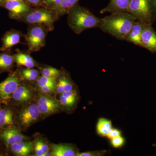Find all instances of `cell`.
<instances>
[{"label": "cell", "mask_w": 156, "mask_h": 156, "mask_svg": "<svg viewBox=\"0 0 156 156\" xmlns=\"http://www.w3.org/2000/svg\"><path fill=\"white\" fill-rule=\"evenodd\" d=\"M135 19L128 12L111 13L109 16L101 18L99 28L119 40H125Z\"/></svg>", "instance_id": "1"}, {"label": "cell", "mask_w": 156, "mask_h": 156, "mask_svg": "<svg viewBox=\"0 0 156 156\" xmlns=\"http://www.w3.org/2000/svg\"><path fill=\"white\" fill-rule=\"evenodd\" d=\"M67 14L69 27L77 34H80L87 30L100 26L101 18L95 16L89 9L78 4Z\"/></svg>", "instance_id": "2"}, {"label": "cell", "mask_w": 156, "mask_h": 156, "mask_svg": "<svg viewBox=\"0 0 156 156\" xmlns=\"http://www.w3.org/2000/svg\"><path fill=\"white\" fill-rule=\"evenodd\" d=\"M59 16L55 11L47 8L31 10L23 16L20 21L30 25L41 26L47 31H52L54 29V23Z\"/></svg>", "instance_id": "3"}, {"label": "cell", "mask_w": 156, "mask_h": 156, "mask_svg": "<svg viewBox=\"0 0 156 156\" xmlns=\"http://www.w3.org/2000/svg\"><path fill=\"white\" fill-rule=\"evenodd\" d=\"M128 12L136 21L151 25L154 21L151 0H131Z\"/></svg>", "instance_id": "4"}, {"label": "cell", "mask_w": 156, "mask_h": 156, "mask_svg": "<svg viewBox=\"0 0 156 156\" xmlns=\"http://www.w3.org/2000/svg\"><path fill=\"white\" fill-rule=\"evenodd\" d=\"M30 25L26 35V41L29 51L37 52L45 46L48 32L41 26Z\"/></svg>", "instance_id": "5"}, {"label": "cell", "mask_w": 156, "mask_h": 156, "mask_svg": "<svg viewBox=\"0 0 156 156\" xmlns=\"http://www.w3.org/2000/svg\"><path fill=\"white\" fill-rule=\"evenodd\" d=\"M18 73H11L5 80L0 83V101L7 103L12 98V95L20 85Z\"/></svg>", "instance_id": "6"}, {"label": "cell", "mask_w": 156, "mask_h": 156, "mask_svg": "<svg viewBox=\"0 0 156 156\" xmlns=\"http://www.w3.org/2000/svg\"><path fill=\"white\" fill-rule=\"evenodd\" d=\"M41 115L37 104H30L23 107L17 117L19 125L24 128H27L38 119Z\"/></svg>", "instance_id": "7"}, {"label": "cell", "mask_w": 156, "mask_h": 156, "mask_svg": "<svg viewBox=\"0 0 156 156\" xmlns=\"http://www.w3.org/2000/svg\"><path fill=\"white\" fill-rule=\"evenodd\" d=\"M37 104L41 115L43 116H48L56 113L60 109L61 105L55 98L42 92L37 95Z\"/></svg>", "instance_id": "8"}, {"label": "cell", "mask_w": 156, "mask_h": 156, "mask_svg": "<svg viewBox=\"0 0 156 156\" xmlns=\"http://www.w3.org/2000/svg\"><path fill=\"white\" fill-rule=\"evenodd\" d=\"M2 7L8 10L10 18L19 21L31 10L23 0H6Z\"/></svg>", "instance_id": "9"}, {"label": "cell", "mask_w": 156, "mask_h": 156, "mask_svg": "<svg viewBox=\"0 0 156 156\" xmlns=\"http://www.w3.org/2000/svg\"><path fill=\"white\" fill-rule=\"evenodd\" d=\"M0 138L7 146L27 140V136L22 134L17 128L13 126L3 128L0 132Z\"/></svg>", "instance_id": "10"}, {"label": "cell", "mask_w": 156, "mask_h": 156, "mask_svg": "<svg viewBox=\"0 0 156 156\" xmlns=\"http://www.w3.org/2000/svg\"><path fill=\"white\" fill-rule=\"evenodd\" d=\"M22 36L21 32L13 29L6 32L2 39L0 51L5 52L10 50L12 47L20 43Z\"/></svg>", "instance_id": "11"}, {"label": "cell", "mask_w": 156, "mask_h": 156, "mask_svg": "<svg viewBox=\"0 0 156 156\" xmlns=\"http://www.w3.org/2000/svg\"><path fill=\"white\" fill-rule=\"evenodd\" d=\"M141 47L156 52V32L151 25H146L141 35Z\"/></svg>", "instance_id": "12"}, {"label": "cell", "mask_w": 156, "mask_h": 156, "mask_svg": "<svg viewBox=\"0 0 156 156\" xmlns=\"http://www.w3.org/2000/svg\"><path fill=\"white\" fill-rule=\"evenodd\" d=\"M33 95L32 88L25 85H19L12 94L11 99L17 104H22L30 101Z\"/></svg>", "instance_id": "13"}, {"label": "cell", "mask_w": 156, "mask_h": 156, "mask_svg": "<svg viewBox=\"0 0 156 156\" xmlns=\"http://www.w3.org/2000/svg\"><path fill=\"white\" fill-rule=\"evenodd\" d=\"M146 24L135 20L125 41L141 47V35Z\"/></svg>", "instance_id": "14"}, {"label": "cell", "mask_w": 156, "mask_h": 156, "mask_svg": "<svg viewBox=\"0 0 156 156\" xmlns=\"http://www.w3.org/2000/svg\"><path fill=\"white\" fill-rule=\"evenodd\" d=\"M131 0H110L108 5L100 11V14L128 12Z\"/></svg>", "instance_id": "15"}, {"label": "cell", "mask_w": 156, "mask_h": 156, "mask_svg": "<svg viewBox=\"0 0 156 156\" xmlns=\"http://www.w3.org/2000/svg\"><path fill=\"white\" fill-rule=\"evenodd\" d=\"M34 143L32 141L24 140L17 143L10 147L11 152L15 155L27 156L33 149Z\"/></svg>", "instance_id": "16"}, {"label": "cell", "mask_w": 156, "mask_h": 156, "mask_svg": "<svg viewBox=\"0 0 156 156\" xmlns=\"http://www.w3.org/2000/svg\"><path fill=\"white\" fill-rule=\"evenodd\" d=\"M52 156H74L78 153L76 148L68 144H53Z\"/></svg>", "instance_id": "17"}, {"label": "cell", "mask_w": 156, "mask_h": 156, "mask_svg": "<svg viewBox=\"0 0 156 156\" xmlns=\"http://www.w3.org/2000/svg\"><path fill=\"white\" fill-rule=\"evenodd\" d=\"M14 112L11 109L0 108V128H5L14 126Z\"/></svg>", "instance_id": "18"}, {"label": "cell", "mask_w": 156, "mask_h": 156, "mask_svg": "<svg viewBox=\"0 0 156 156\" xmlns=\"http://www.w3.org/2000/svg\"><path fill=\"white\" fill-rule=\"evenodd\" d=\"M0 53V73L10 71L14 66L15 62L14 56L10 50Z\"/></svg>", "instance_id": "19"}, {"label": "cell", "mask_w": 156, "mask_h": 156, "mask_svg": "<svg viewBox=\"0 0 156 156\" xmlns=\"http://www.w3.org/2000/svg\"><path fill=\"white\" fill-rule=\"evenodd\" d=\"M13 56L14 61L17 65L22 66L30 68L37 66L36 62L28 54L19 52L13 55Z\"/></svg>", "instance_id": "20"}, {"label": "cell", "mask_w": 156, "mask_h": 156, "mask_svg": "<svg viewBox=\"0 0 156 156\" xmlns=\"http://www.w3.org/2000/svg\"><path fill=\"white\" fill-rule=\"evenodd\" d=\"M79 0H62L58 7L52 10L55 11L59 17L68 14L69 11L78 4Z\"/></svg>", "instance_id": "21"}, {"label": "cell", "mask_w": 156, "mask_h": 156, "mask_svg": "<svg viewBox=\"0 0 156 156\" xmlns=\"http://www.w3.org/2000/svg\"><path fill=\"white\" fill-rule=\"evenodd\" d=\"M112 128V123L110 120L105 118H100L98 120L96 126V130L98 134L100 136H106Z\"/></svg>", "instance_id": "22"}, {"label": "cell", "mask_w": 156, "mask_h": 156, "mask_svg": "<svg viewBox=\"0 0 156 156\" xmlns=\"http://www.w3.org/2000/svg\"><path fill=\"white\" fill-rule=\"evenodd\" d=\"M22 77L27 80L33 81L36 80L39 75V72L34 69L27 68L23 69L21 72Z\"/></svg>", "instance_id": "23"}, {"label": "cell", "mask_w": 156, "mask_h": 156, "mask_svg": "<svg viewBox=\"0 0 156 156\" xmlns=\"http://www.w3.org/2000/svg\"><path fill=\"white\" fill-rule=\"evenodd\" d=\"M35 156H41L44 153L50 151L49 146L41 139H37L34 144Z\"/></svg>", "instance_id": "24"}, {"label": "cell", "mask_w": 156, "mask_h": 156, "mask_svg": "<svg viewBox=\"0 0 156 156\" xmlns=\"http://www.w3.org/2000/svg\"><path fill=\"white\" fill-rule=\"evenodd\" d=\"M42 76L48 77L56 78L61 74L59 70L52 67H45L41 70Z\"/></svg>", "instance_id": "25"}, {"label": "cell", "mask_w": 156, "mask_h": 156, "mask_svg": "<svg viewBox=\"0 0 156 156\" xmlns=\"http://www.w3.org/2000/svg\"><path fill=\"white\" fill-rule=\"evenodd\" d=\"M56 78L48 77L42 76L37 80V86L40 88L48 85H56Z\"/></svg>", "instance_id": "26"}, {"label": "cell", "mask_w": 156, "mask_h": 156, "mask_svg": "<svg viewBox=\"0 0 156 156\" xmlns=\"http://www.w3.org/2000/svg\"><path fill=\"white\" fill-rule=\"evenodd\" d=\"M62 0H42L41 5L50 10L55 9L61 4Z\"/></svg>", "instance_id": "27"}, {"label": "cell", "mask_w": 156, "mask_h": 156, "mask_svg": "<svg viewBox=\"0 0 156 156\" xmlns=\"http://www.w3.org/2000/svg\"><path fill=\"white\" fill-rule=\"evenodd\" d=\"M77 98H67L61 95L59 98V103L63 106L71 107H73L76 103Z\"/></svg>", "instance_id": "28"}, {"label": "cell", "mask_w": 156, "mask_h": 156, "mask_svg": "<svg viewBox=\"0 0 156 156\" xmlns=\"http://www.w3.org/2000/svg\"><path fill=\"white\" fill-rule=\"evenodd\" d=\"M111 140L112 145L115 148L121 147L124 145L125 142V140L124 137L121 136V135Z\"/></svg>", "instance_id": "29"}, {"label": "cell", "mask_w": 156, "mask_h": 156, "mask_svg": "<svg viewBox=\"0 0 156 156\" xmlns=\"http://www.w3.org/2000/svg\"><path fill=\"white\" fill-rule=\"evenodd\" d=\"M105 151H94L87 152L79 153L76 156H100L105 154Z\"/></svg>", "instance_id": "30"}, {"label": "cell", "mask_w": 156, "mask_h": 156, "mask_svg": "<svg viewBox=\"0 0 156 156\" xmlns=\"http://www.w3.org/2000/svg\"><path fill=\"white\" fill-rule=\"evenodd\" d=\"M39 90L41 92L45 94H49L54 92L55 89H56V85H50L39 88Z\"/></svg>", "instance_id": "31"}, {"label": "cell", "mask_w": 156, "mask_h": 156, "mask_svg": "<svg viewBox=\"0 0 156 156\" xmlns=\"http://www.w3.org/2000/svg\"><path fill=\"white\" fill-rule=\"evenodd\" d=\"M121 134V131L117 129L112 128V130L109 132L108 134L106 136H107L109 139H112L116 137V136H120Z\"/></svg>", "instance_id": "32"}, {"label": "cell", "mask_w": 156, "mask_h": 156, "mask_svg": "<svg viewBox=\"0 0 156 156\" xmlns=\"http://www.w3.org/2000/svg\"><path fill=\"white\" fill-rule=\"evenodd\" d=\"M56 89L57 92L60 93V94L64 92V85H63V82H62L61 76L59 78L58 83L56 85Z\"/></svg>", "instance_id": "33"}, {"label": "cell", "mask_w": 156, "mask_h": 156, "mask_svg": "<svg viewBox=\"0 0 156 156\" xmlns=\"http://www.w3.org/2000/svg\"><path fill=\"white\" fill-rule=\"evenodd\" d=\"M27 3L33 5H38L41 2L42 0H25Z\"/></svg>", "instance_id": "34"}, {"label": "cell", "mask_w": 156, "mask_h": 156, "mask_svg": "<svg viewBox=\"0 0 156 156\" xmlns=\"http://www.w3.org/2000/svg\"><path fill=\"white\" fill-rule=\"evenodd\" d=\"M151 5L153 13L155 17H156V0H151Z\"/></svg>", "instance_id": "35"}, {"label": "cell", "mask_w": 156, "mask_h": 156, "mask_svg": "<svg viewBox=\"0 0 156 156\" xmlns=\"http://www.w3.org/2000/svg\"><path fill=\"white\" fill-rule=\"evenodd\" d=\"M52 156V153L50 152V151L46 152L43 154L42 156Z\"/></svg>", "instance_id": "36"}, {"label": "cell", "mask_w": 156, "mask_h": 156, "mask_svg": "<svg viewBox=\"0 0 156 156\" xmlns=\"http://www.w3.org/2000/svg\"><path fill=\"white\" fill-rule=\"evenodd\" d=\"M6 0H0V7H2Z\"/></svg>", "instance_id": "37"}, {"label": "cell", "mask_w": 156, "mask_h": 156, "mask_svg": "<svg viewBox=\"0 0 156 156\" xmlns=\"http://www.w3.org/2000/svg\"></svg>", "instance_id": "38"}]
</instances>
